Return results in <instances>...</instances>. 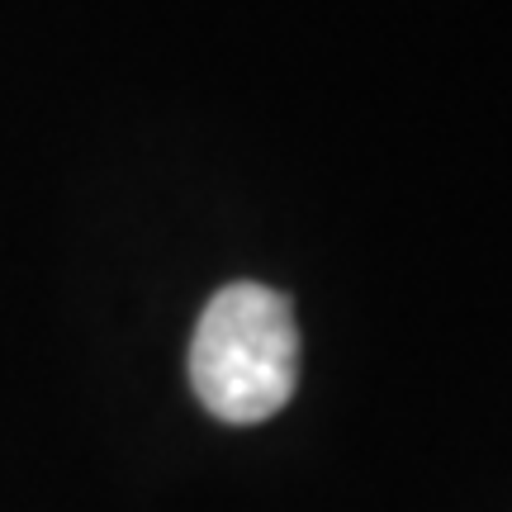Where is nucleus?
<instances>
[{
	"mask_svg": "<svg viewBox=\"0 0 512 512\" xmlns=\"http://www.w3.org/2000/svg\"><path fill=\"white\" fill-rule=\"evenodd\" d=\"M299 375V332L285 294L238 280L223 285L190 342V384L223 422H261L280 413Z\"/></svg>",
	"mask_w": 512,
	"mask_h": 512,
	"instance_id": "f257e3e1",
	"label": "nucleus"
}]
</instances>
